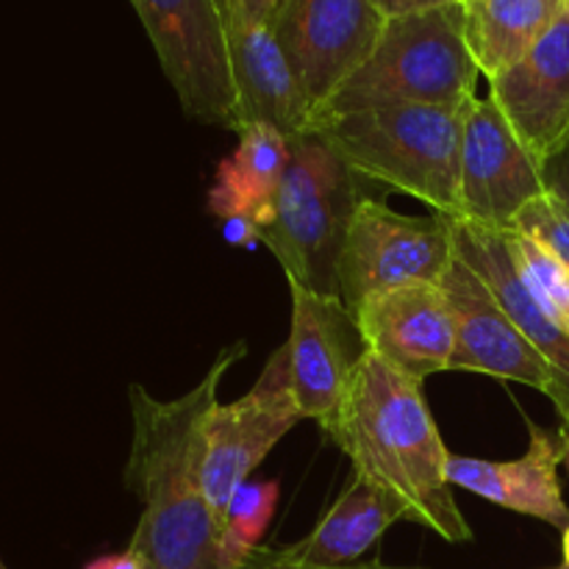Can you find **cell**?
Segmentation results:
<instances>
[{
    "instance_id": "obj_1",
    "label": "cell",
    "mask_w": 569,
    "mask_h": 569,
    "mask_svg": "<svg viewBox=\"0 0 569 569\" xmlns=\"http://www.w3.org/2000/svg\"><path fill=\"white\" fill-rule=\"evenodd\" d=\"M244 356V342L217 356L203 381L176 400H156L139 383L128 387L133 415L126 487L142 503L131 545L148 569H228L222 526L200 483L203 420L220 400L222 376Z\"/></svg>"
},
{
    "instance_id": "obj_2",
    "label": "cell",
    "mask_w": 569,
    "mask_h": 569,
    "mask_svg": "<svg viewBox=\"0 0 569 569\" xmlns=\"http://www.w3.org/2000/svg\"><path fill=\"white\" fill-rule=\"evenodd\" d=\"M326 433L348 456L356 478L400 503L406 522L445 542H470V522L448 478L450 450L420 381L367 350Z\"/></svg>"
},
{
    "instance_id": "obj_3",
    "label": "cell",
    "mask_w": 569,
    "mask_h": 569,
    "mask_svg": "<svg viewBox=\"0 0 569 569\" xmlns=\"http://www.w3.org/2000/svg\"><path fill=\"white\" fill-rule=\"evenodd\" d=\"M465 109L389 103L320 114L315 131L350 172L398 189L459 220V164Z\"/></svg>"
},
{
    "instance_id": "obj_4",
    "label": "cell",
    "mask_w": 569,
    "mask_h": 569,
    "mask_svg": "<svg viewBox=\"0 0 569 569\" xmlns=\"http://www.w3.org/2000/svg\"><path fill=\"white\" fill-rule=\"evenodd\" d=\"M478 76L465 39L461 3L392 17L365 64L337 89L320 114L389 103L465 109L478 98Z\"/></svg>"
},
{
    "instance_id": "obj_5",
    "label": "cell",
    "mask_w": 569,
    "mask_h": 569,
    "mask_svg": "<svg viewBox=\"0 0 569 569\" xmlns=\"http://www.w3.org/2000/svg\"><path fill=\"white\" fill-rule=\"evenodd\" d=\"M365 194L359 176L317 131L289 137V164L264 242L289 281L339 298V253Z\"/></svg>"
},
{
    "instance_id": "obj_6",
    "label": "cell",
    "mask_w": 569,
    "mask_h": 569,
    "mask_svg": "<svg viewBox=\"0 0 569 569\" xmlns=\"http://www.w3.org/2000/svg\"><path fill=\"white\" fill-rule=\"evenodd\" d=\"M450 217H409L361 198L339 253V298L350 311L406 283H439L453 261Z\"/></svg>"
},
{
    "instance_id": "obj_7",
    "label": "cell",
    "mask_w": 569,
    "mask_h": 569,
    "mask_svg": "<svg viewBox=\"0 0 569 569\" xmlns=\"http://www.w3.org/2000/svg\"><path fill=\"white\" fill-rule=\"evenodd\" d=\"M167 81L192 120L237 131L226 17L220 0H131Z\"/></svg>"
},
{
    "instance_id": "obj_8",
    "label": "cell",
    "mask_w": 569,
    "mask_h": 569,
    "mask_svg": "<svg viewBox=\"0 0 569 569\" xmlns=\"http://www.w3.org/2000/svg\"><path fill=\"white\" fill-rule=\"evenodd\" d=\"M300 420L287 345L270 356L248 395L233 403L217 400L211 406L203 420L200 483L220 526L237 489L250 481V472Z\"/></svg>"
},
{
    "instance_id": "obj_9",
    "label": "cell",
    "mask_w": 569,
    "mask_h": 569,
    "mask_svg": "<svg viewBox=\"0 0 569 569\" xmlns=\"http://www.w3.org/2000/svg\"><path fill=\"white\" fill-rule=\"evenodd\" d=\"M542 194H548V183L537 156L492 98H472L461 122L459 220L509 231Z\"/></svg>"
},
{
    "instance_id": "obj_10",
    "label": "cell",
    "mask_w": 569,
    "mask_h": 569,
    "mask_svg": "<svg viewBox=\"0 0 569 569\" xmlns=\"http://www.w3.org/2000/svg\"><path fill=\"white\" fill-rule=\"evenodd\" d=\"M387 17L372 0H281L278 42L317 111L359 70L381 39Z\"/></svg>"
},
{
    "instance_id": "obj_11",
    "label": "cell",
    "mask_w": 569,
    "mask_h": 569,
    "mask_svg": "<svg viewBox=\"0 0 569 569\" xmlns=\"http://www.w3.org/2000/svg\"><path fill=\"white\" fill-rule=\"evenodd\" d=\"M292 331H289V372L303 420H315L326 431L342 406L356 367L367 345L356 315L342 298L315 292L289 281Z\"/></svg>"
},
{
    "instance_id": "obj_12",
    "label": "cell",
    "mask_w": 569,
    "mask_h": 569,
    "mask_svg": "<svg viewBox=\"0 0 569 569\" xmlns=\"http://www.w3.org/2000/svg\"><path fill=\"white\" fill-rule=\"evenodd\" d=\"M439 287L448 295L453 311L456 345L450 370L481 372L500 381L526 383L559 406L561 389L553 367L522 337L487 281L459 253H453Z\"/></svg>"
},
{
    "instance_id": "obj_13",
    "label": "cell",
    "mask_w": 569,
    "mask_h": 569,
    "mask_svg": "<svg viewBox=\"0 0 569 569\" xmlns=\"http://www.w3.org/2000/svg\"><path fill=\"white\" fill-rule=\"evenodd\" d=\"M489 98L542 167L565 148L569 139V0L517 64L489 78Z\"/></svg>"
},
{
    "instance_id": "obj_14",
    "label": "cell",
    "mask_w": 569,
    "mask_h": 569,
    "mask_svg": "<svg viewBox=\"0 0 569 569\" xmlns=\"http://www.w3.org/2000/svg\"><path fill=\"white\" fill-rule=\"evenodd\" d=\"M367 350L415 381L450 370L456 345L453 311L439 283H406L372 295L353 311Z\"/></svg>"
},
{
    "instance_id": "obj_15",
    "label": "cell",
    "mask_w": 569,
    "mask_h": 569,
    "mask_svg": "<svg viewBox=\"0 0 569 569\" xmlns=\"http://www.w3.org/2000/svg\"><path fill=\"white\" fill-rule=\"evenodd\" d=\"M450 226H453L456 253L487 281V287L520 328L522 337L553 367L561 389L556 411L561 417V426L569 428V331L531 292L520 264H517L515 250H511L509 231H495V228H483L467 220H450Z\"/></svg>"
},
{
    "instance_id": "obj_16",
    "label": "cell",
    "mask_w": 569,
    "mask_h": 569,
    "mask_svg": "<svg viewBox=\"0 0 569 569\" xmlns=\"http://www.w3.org/2000/svg\"><path fill=\"white\" fill-rule=\"evenodd\" d=\"M226 33L239 126L267 122L287 137L315 131L320 111L300 87L272 26L226 17Z\"/></svg>"
},
{
    "instance_id": "obj_17",
    "label": "cell",
    "mask_w": 569,
    "mask_h": 569,
    "mask_svg": "<svg viewBox=\"0 0 569 569\" xmlns=\"http://www.w3.org/2000/svg\"><path fill=\"white\" fill-rule=\"evenodd\" d=\"M531 445L520 459L489 461L450 453L448 478L453 487L478 495L500 509L533 517L565 531L569 509L559 483V465H565V439L561 431L528 422Z\"/></svg>"
},
{
    "instance_id": "obj_18",
    "label": "cell",
    "mask_w": 569,
    "mask_h": 569,
    "mask_svg": "<svg viewBox=\"0 0 569 569\" xmlns=\"http://www.w3.org/2000/svg\"><path fill=\"white\" fill-rule=\"evenodd\" d=\"M233 153L217 167L209 192V211L220 220H244L259 228L272 226L289 164V137L267 122L239 126Z\"/></svg>"
},
{
    "instance_id": "obj_19",
    "label": "cell",
    "mask_w": 569,
    "mask_h": 569,
    "mask_svg": "<svg viewBox=\"0 0 569 569\" xmlns=\"http://www.w3.org/2000/svg\"><path fill=\"white\" fill-rule=\"evenodd\" d=\"M395 522H406L400 503L353 476L337 503L317 522L315 531L300 542L287 545V550L303 565H356Z\"/></svg>"
},
{
    "instance_id": "obj_20",
    "label": "cell",
    "mask_w": 569,
    "mask_h": 569,
    "mask_svg": "<svg viewBox=\"0 0 569 569\" xmlns=\"http://www.w3.org/2000/svg\"><path fill=\"white\" fill-rule=\"evenodd\" d=\"M567 0H465V39L481 76L495 78L545 37Z\"/></svg>"
},
{
    "instance_id": "obj_21",
    "label": "cell",
    "mask_w": 569,
    "mask_h": 569,
    "mask_svg": "<svg viewBox=\"0 0 569 569\" xmlns=\"http://www.w3.org/2000/svg\"><path fill=\"white\" fill-rule=\"evenodd\" d=\"M276 506V481H248L237 489L222 522V559L228 569H237L250 550L259 548Z\"/></svg>"
},
{
    "instance_id": "obj_22",
    "label": "cell",
    "mask_w": 569,
    "mask_h": 569,
    "mask_svg": "<svg viewBox=\"0 0 569 569\" xmlns=\"http://www.w3.org/2000/svg\"><path fill=\"white\" fill-rule=\"evenodd\" d=\"M509 242L517 256L528 287L537 295L539 303L569 331V270L561 264L559 256L545 248L533 233L509 228Z\"/></svg>"
},
{
    "instance_id": "obj_23",
    "label": "cell",
    "mask_w": 569,
    "mask_h": 569,
    "mask_svg": "<svg viewBox=\"0 0 569 569\" xmlns=\"http://www.w3.org/2000/svg\"><path fill=\"white\" fill-rule=\"evenodd\" d=\"M515 228L533 233L545 248L553 250L561 259V264L569 270V211L556 194H542L533 200L520 217H517Z\"/></svg>"
},
{
    "instance_id": "obj_24",
    "label": "cell",
    "mask_w": 569,
    "mask_h": 569,
    "mask_svg": "<svg viewBox=\"0 0 569 569\" xmlns=\"http://www.w3.org/2000/svg\"><path fill=\"white\" fill-rule=\"evenodd\" d=\"M237 569H428V567H403V565H383V561H356V565L345 567H317L303 565L295 559L287 548H270V545H259L250 550Z\"/></svg>"
},
{
    "instance_id": "obj_25",
    "label": "cell",
    "mask_w": 569,
    "mask_h": 569,
    "mask_svg": "<svg viewBox=\"0 0 569 569\" xmlns=\"http://www.w3.org/2000/svg\"><path fill=\"white\" fill-rule=\"evenodd\" d=\"M222 17H239L248 22H267L272 26L281 0H220Z\"/></svg>"
},
{
    "instance_id": "obj_26",
    "label": "cell",
    "mask_w": 569,
    "mask_h": 569,
    "mask_svg": "<svg viewBox=\"0 0 569 569\" xmlns=\"http://www.w3.org/2000/svg\"><path fill=\"white\" fill-rule=\"evenodd\" d=\"M542 172H545V183H548V192L556 194L569 211V139L559 153L550 156V159L545 161Z\"/></svg>"
},
{
    "instance_id": "obj_27",
    "label": "cell",
    "mask_w": 569,
    "mask_h": 569,
    "mask_svg": "<svg viewBox=\"0 0 569 569\" xmlns=\"http://www.w3.org/2000/svg\"><path fill=\"white\" fill-rule=\"evenodd\" d=\"M378 6L387 20L403 14H417V11H431V9H445V6H459L465 0H372Z\"/></svg>"
},
{
    "instance_id": "obj_28",
    "label": "cell",
    "mask_w": 569,
    "mask_h": 569,
    "mask_svg": "<svg viewBox=\"0 0 569 569\" xmlns=\"http://www.w3.org/2000/svg\"><path fill=\"white\" fill-rule=\"evenodd\" d=\"M83 569H148L144 565L142 553H139L133 545H128L122 553H111V556H100V559L89 561Z\"/></svg>"
},
{
    "instance_id": "obj_29",
    "label": "cell",
    "mask_w": 569,
    "mask_h": 569,
    "mask_svg": "<svg viewBox=\"0 0 569 569\" xmlns=\"http://www.w3.org/2000/svg\"><path fill=\"white\" fill-rule=\"evenodd\" d=\"M559 431H561V439H565V467H567V472H569V428L561 426Z\"/></svg>"
},
{
    "instance_id": "obj_30",
    "label": "cell",
    "mask_w": 569,
    "mask_h": 569,
    "mask_svg": "<svg viewBox=\"0 0 569 569\" xmlns=\"http://www.w3.org/2000/svg\"><path fill=\"white\" fill-rule=\"evenodd\" d=\"M561 553H565V567L569 569V526L565 528V537H561Z\"/></svg>"
},
{
    "instance_id": "obj_31",
    "label": "cell",
    "mask_w": 569,
    "mask_h": 569,
    "mask_svg": "<svg viewBox=\"0 0 569 569\" xmlns=\"http://www.w3.org/2000/svg\"><path fill=\"white\" fill-rule=\"evenodd\" d=\"M0 569H9V567H6V565H3V559H0Z\"/></svg>"
},
{
    "instance_id": "obj_32",
    "label": "cell",
    "mask_w": 569,
    "mask_h": 569,
    "mask_svg": "<svg viewBox=\"0 0 569 569\" xmlns=\"http://www.w3.org/2000/svg\"><path fill=\"white\" fill-rule=\"evenodd\" d=\"M556 569H567V567H556Z\"/></svg>"
}]
</instances>
